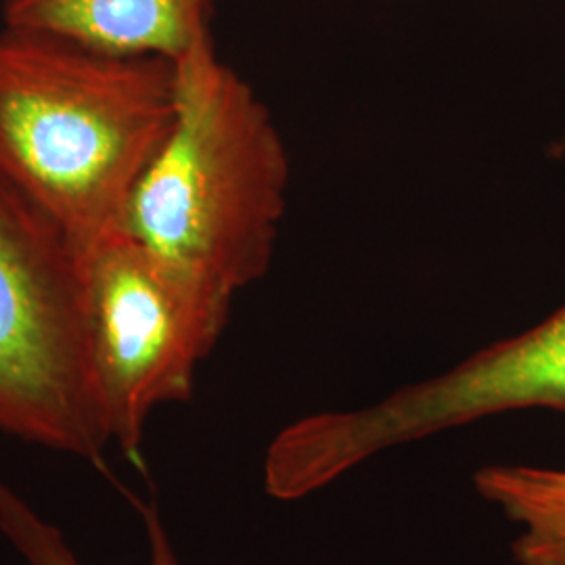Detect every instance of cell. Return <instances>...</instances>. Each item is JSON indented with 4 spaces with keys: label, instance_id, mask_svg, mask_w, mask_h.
Wrapping results in <instances>:
<instances>
[{
    "label": "cell",
    "instance_id": "obj_1",
    "mask_svg": "<svg viewBox=\"0 0 565 565\" xmlns=\"http://www.w3.org/2000/svg\"><path fill=\"white\" fill-rule=\"evenodd\" d=\"M177 111V63L42 30H0V181L88 258L128 203Z\"/></svg>",
    "mask_w": 565,
    "mask_h": 565
},
{
    "label": "cell",
    "instance_id": "obj_7",
    "mask_svg": "<svg viewBox=\"0 0 565 565\" xmlns=\"http://www.w3.org/2000/svg\"><path fill=\"white\" fill-rule=\"evenodd\" d=\"M476 492L520 527L511 553L518 565H565V469L484 465Z\"/></svg>",
    "mask_w": 565,
    "mask_h": 565
},
{
    "label": "cell",
    "instance_id": "obj_4",
    "mask_svg": "<svg viewBox=\"0 0 565 565\" xmlns=\"http://www.w3.org/2000/svg\"><path fill=\"white\" fill-rule=\"evenodd\" d=\"M525 408L565 413V303L543 323L377 403L291 422L266 448L264 488L294 503L385 450Z\"/></svg>",
    "mask_w": 565,
    "mask_h": 565
},
{
    "label": "cell",
    "instance_id": "obj_3",
    "mask_svg": "<svg viewBox=\"0 0 565 565\" xmlns=\"http://www.w3.org/2000/svg\"><path fill=\"white\" fill-rule=\"evenodd\" d=\"M0 431L93 463L111 443L90 348L88 264L2 181Z\"/></svg>",
    "mask_w": 565,
    "mask_h": 565
},
{
    "label": "cell",
    "instance_id": "obj_8",
    "mask_svg": "<svg viewBox=\"0 0 565 565\" xmlns=\"http://www.w3.org/2000/svg\"><path fill=\"white\" fill-rule=\"evenodd\" d=\"M145 522L151 546L149 565H181L153 507H145ZM0 532L28 565H81L63 534L0 482Z\"/></svg>",
    "mask_w": 565,
    "mask_h": 565
},
{
    "label": "cell",
    "instance_id": "obj_2",
    "mask_svg": "<svg viewBox=\"0 0 565 565\" xmlns=\"http://www.w3.org/2000/svg\"><path fill=\"white\" fill-rule=\"evenodd\" d=\"M289 181L270 109L205 42L177 61L174 120L124 233L239 294L273 264Z\"/></svg>",
    "mask_w": 565,
    "mask_h": 565
},
{
    "label": "cell",
    "instance_id": "obj_6",
    "mask_svg": "<svg viewBox=\"0 0 565 565\" xmlns=\"http://www.w3.org/2000/svg\"><path fill=\"white\" fill-rule=\"evenodd\" d=\"M216 0H4L2 21L118 55L182 60L212 39Z\"/></svg>",
    "mask_w": 565,
    "mask_h": 565
},
{
    "label": "cell",
    "instance_id": "obj_5",
    "mask_svg": "<svg viewBox=\"0 0 565 565\" xmlns=\"http://www.w3.org/2000/svg\"><path fill=\"white\" fill-rule=\"evenodd\" d=\"M90 348L111 443L137 459L156 408L193 396L235 291L118 233L88 258Z\"/></svg>",
    "mask_w": 565,
    "mask_h": 565
}]
</instances>
